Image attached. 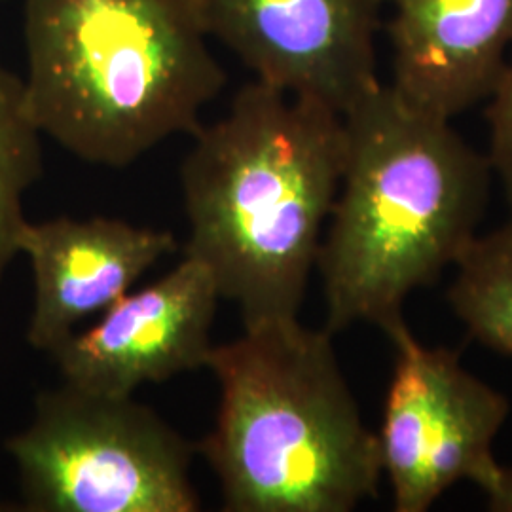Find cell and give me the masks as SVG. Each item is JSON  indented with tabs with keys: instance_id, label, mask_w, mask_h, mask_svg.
Masks as SVG:
<instances>
[{
	"instance_id": "14",
	"label": "cell",
	"mask_w": 512,
	"mask_h": 512,
	"mask_svg": "<svg viewBox=\"0 0 512 512\" xmlns=\"http://www.w3.org/2000/svg\"><path fill=\"white\" fill-rule=\"evenodd\" d=\"M486 495L488 509L494 512H512V469L499 461L494 469L476 484Z\"/></svg>"
},
{
	"instance_id": "5",
	"label": "cell",
	"mask_w": 512,
	"mask_h": 512,
	"mask_svg": "<svg viewBox=\"0 0 512 512\" xmlns=\"http://www.w3.org/2000/svg\"><path fill=\"white\" fill-rule=\"evenodd\" d=\"M31 512H196L194 446L133 397L63 384L6 444Z\"/></svg>"
},
{
	"instance_id": "11",
	"label": "cell",
	"mask_w": 512,
	"mask_h": 512,
	"mask_svg": "<svg viewBox=\"0 0 512 512\" xmlns=\"http://www.w3.org/2000/svg\"><path fill=\"white\" fill-rule=\"evenodd\" d=\"M450 308L478 344L512 357V215L458 256Z\"/></svg>"
},
{
	"instance_id": "2",
	"label": "cell",
	"mask_w": 512,
	"mask_h": 512,
	"mask_svg": "<svg viewBox=\"0 0 512 512\" xmlns=\"http://www.w3.org/2000/svg\"><path fill=\"white\" fill-rule=\"evenodd\" d=\"M346 160L317 256L330 334L404 323V302L456 264L488 209L492 165L452 120L380 82L344 114Z\"/></svg>"
},
{
	"instance_id": "8",
	"label": "cell",
	"mask_w": 512,
	"mask_h": 512,
	"mask_svg": "<svg viewBox=\"0 0 512 512\" xmlns=\"http://www.w3.org/2000/svg\"><path fill=\"white\" fill-rule=\"evenodd\" d=\"M220 294L194 258L137 293H126L86 330L50 355L65 384L110 397H133L145 384L207 366Z\"/></svg>"
},
{
	"instance_id": "3",
	"label": "cell",
	"mask_w": 512,
	"mask_h": 512,
	"mask_svg": "<svg viewBox=\"0 0 512 512\" xmlns=\"http://www.w3.org/2000/svg\"><path fill=\"white\" fill-rule=\"evenodd\" d=\"M23 38L40 133L88 164L194 135L226 86L190 0H25Z\"/></svg>"
},
{
	"instance_id": "13",
	"label": "cell",
	"mask_w": 512,
	"mask_h": 512,
	"mask_svg": "<svg viewBox=\"0 0 512 512\" xmlns=\"http://www.w3.org/2000/svg\"><path fill=\"white\" fill-rule=\"evenodd\" d=\"M490 150L488 160L503 186L512 215V50L488 97Z\"/></svg>"
},
{
	"instance_id": "12",
	"label": "cell",
	"mask_w": 512,
	"mask_h": 512,
	"mask_svg": "<svg viewBox=\"0 0 512 512\" xmlns=\"http://www.w3.org/2000/svg\"><path fill=\"white\" fill-rule=\"evenodd\" d=\"M42 175V133L31 114L25 82L0 63V281L19 255L27 217L23 200Z\"/></svg>"
},
{
	"instance_id": "4",
	"label": "cell",
	"mask_w": 512,
	"mask_h": 512,
	"mask_svg": "<svg viewBox=\"0 0 512 512\" xmlns=\"http://www.w3.org/2000/svg\"><path fill=\"white\" fill-rule=\"evenodd\" d=\"M217 423L203 456L224 511L349 512L378 495L380 446L340 368L329 330L300 319L247 327L213 346Z\"/></svg>"
},
{
	"instance_id": "6",
	"label": "cell",
	"mask_w": 512,
	"mask_h": 512,
	"mask_svg": "<svg viewBox=\"0 0 512 512\" xmlns=\"http://www.w3.org/2000/svg\"><path fill=\"white\" fill-rule=\"evenodd\" d=\"M387 338L397 355L376 433L382 473L393 511L425 512L454 484H478L494 469L511 404L454 351L421 344L406 321Z\"/></svg>"
},
{
	"instance_id": "9",
	"label": "cell",
	"mask_w": 512,
	"mask_h": 512,
	"mask_svg": "<svg viewBox=\"0 0 512 512\" xmlns=\"http://www.w3.org/2000/svg\"><path fill=\"white\" fill-rule=\"evenodd\" d=\"M173 251L171 232L126 220H27L19 236V255L29 258L35 281L27 342L52 353L86 317L107 310Z\"/></svg>"
},
{
	"instance_id": "10",
	"label": "cell",
	"mask_w": 512,
	"mask_h": 512,
	"mask_svg": "<svg viewBox=\"0 0 512 512\" xmlns=\"http://www.w3.org/2000/svg\"><path fill=\"white\" fill-rule=\"evenodd\" d=\"M389 86L440 118L488 101L512 50V0H382Z\"/></svg>"
},
{
	"instance_id": "1",
	"label": "cell",
	"mask_w": 512,
	"mask_h": 512,
	"mask_svg": "<svg viewBox=\"0 0 512 512\" xmlns=\"http://www.w3.org/2000/svg\"><path fill=\"white\" fill-rule=\"evenodd\" d=\"M344 116L251 82L181 167L188 241L243 325L298 319L342 181Z\"/></svg>"
},
{
	"instance_id": "7",
	"label": "cell",
	"mask_w": 512,
	"mask_h": 512,
	"mask_svg": "<svg viewBox=\"0 0 512 512\" xmlns=\"http://www.w3.org/2000/svg\"><path fill=\"white\" fill-rule=\"evenodd\" d=\"M255 80L348 112L382 80V0H190Z\"/></svg>"
}]
</instances>
